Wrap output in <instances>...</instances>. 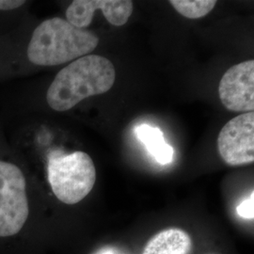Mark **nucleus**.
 Returning a JSON list of instances; mask_svg holds the SVG:
<instances>
[{
	"instance_id": "1a4fd4ad",
	"label": "nucleus",
	"mask_w": 254,
	"mask_h": 254,
	"mask_svg": "<svg viewBox=\"0 0 254 254\" xmlns=\"http://www.w3.org/2000/svg\"><path fill=\"white\" fill-rule=\"evenodd\" d=\"M95 10V0H75L66 10V18L73 27L86 29L91 25Z\"/></svg>"
},
{
	"instance_id": "f03ea898",
	"label": "nucleus",
	"mask_w": 254,
	"mask_h": 254,
	"mask_svg": "<svg viewBox=\"0 0 254 254\" xmlns=\"http://www.w3.org/2000/svg\"><path fill=\"white\" fill-rule=\"evenodd\" d=\"M98 44V37L90 30L55 17L35 28L27 47V58L36 65L55 66L90 54Z\"/></svg>"
},
{
	"instance_id": "f8f14e48",
	"label": "nucleus",
	"mask_w": 254,
	"mask_h": 254,
	"mask_svg": "<svg viewBox=\"0 0 254 254\" xmlns=\"http://www.w3.org/2000/svg\"><path fill=\"white\" fill-rule=\"evenodd\" d=\"M25 1L23 0H0V10H11L23 6Z\"/></svg>"
},
{
	"instance_id": "423d86ee",
	"label": "nucleus",
	"mask_w": 254,
	"mask_h": 254,
	"mask_svg": "<svg viewBox=\"0 0 254 254\" xmlns=\"http://www.w3.org/2000/svg\"><path fill=\"white\" fill-rule=\"evenodd\" d=\"M218 93L222 105L228 110L254 112V60L232 66L220 79Z\"/></svg>"
},
{
	"instance_id": "39448f33",
	"label": "nucleus",
	"mask_w": 254,
	"mask_h": 254,
	"mask_svg": "<svg viewBox=\"0 0 254 254\" xmlns=\"http://www.w3.org/2000/svg\"><path fill=\"white\" fill-rule=\"evenodd\" d=\"M218 148L221 158L230 166L254 163V112L229 121L218 134Z\"/></svg>"
},
{
	"instance_id": "6e6552de",
	"label": "nucleus",
	"mask_w": 254,
	"mask_h": 254,
	"mask_svg": "<svg viewBox=\"0 0 254 254\" xmlns=\"http://www.w3.org/2000/svg\"><path fill=\"white\" fill-rule=\"evenodd\" d=\"M135 133L158 163L167 165L173 162L174 150L172 146L166 143L163 133L158 127L142 124L136 127Z\"/></svg>"
},
{
	"instance_id": "7ed1b4c3",
	"label": "nucleus",
	"mask_w": 254,
	"mask_h": 254,
	"mask_svg": "<svg viewBox=\"0 0 254 254\" xmlns=\"http://www.w3.org/2000/svg\"><path fill=\"white\" fill-rule=\"evenodd\" d=\"M47 176L55 196L64 203L75 204L92 190L96 170L91 156L84 152L53 150L47 156Z\"/></svg>"
},
{
	"instance_id": "20e7f679",
	"label": "nucleus",
	"mask_w": 254,
	"mask_h": 254,
	"mask_svg": "<svg viewBox=\"0 0 254 254\" xmlns=\"http://www.w3.org/2000/svg\"><path fill=\"white\" fill-rule=\"evenodd\" d=\"M28 214L24 174L16 165L0 161V237L18 234Z\"/></svg>"
},
{
	"instance_id": "f257e3e1",
	"label": "nucleus",
	"mask_w": 254,
	"mask_h": 254,
	"mask_svg": "<svg viewBox=\"0 0 254 254\" xmlns=\"http://www.w3.org/2000/svg\"><path fill=\"white\" fill-rule=\"evenodd\" d=\"M115 78L114 65L107 58L84 56L56 75L46 93L47 104L56 111L69 110L88 97L108 92Z\"/></svg>"
},
{
	"instance_id": "0eeeda50",
	"label": "nucleus",
	"mask_w": 254,
	"mask_h": 254,
	"mask_svg": "<svg viewBox=\"0 0 254 254\" xmlns=\"http://www.w3.org/2000/svg\"><path fill=\"white\" fill-rule=\"evenodd\" d=\"M192 240L190 235L178 228L166 229L153 236L142 254H190Z\"/></svg>"
},
{
	"instance_id": "9b49d317",
	"label": "nucleus",
	"mask_w": 254,
	"mask_h": 254,
	"mask_svg": "<svg viewBox=\"0 0 254 254\" xmlns=\"http://www.w3.org/2000/svg\"><path fill=\"white\" fill-rule=\"evenodd\" d=\"M254 192L252 193V195L243 200L236 208L237 214L241 217V218H247V219H253L254 218Z\"/></svg>"
},
{
	"instance_id": "9d476101",
	"label": "nucleus",
	"mask_w": 254,
	"mask_h": 254,
	"mask_svg": "<svg viewBox=\"0 0 254 254\" xmlns=\"http://www.w3.org/2000/svg\"><path fill=\"white\" fill-rule=\"evenodd\" d=\"M170 3L181 15L190 19L201 18L215 8V0H171Z\"/></svg>"
},
{
	"instance_id": "ddd939ff",
	"label": "nucleus",
	"mask_w": 254,
	"mask_h": 254,
	"mask_svg": "<svg viewBox=\"0 0 254 254\" xmlns=\"http://www.w3.org/2000/svg\"><path fill=\"white\" fill-rule=\"evenodd\" d=\"M101 254H114L113 253H110V252H105V253H102Z\"/></svg>"
}]
</instances>
